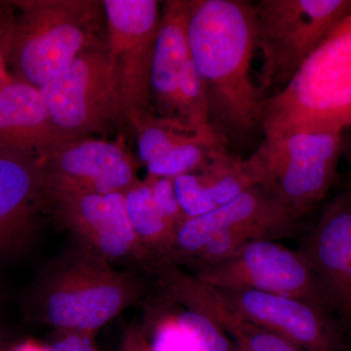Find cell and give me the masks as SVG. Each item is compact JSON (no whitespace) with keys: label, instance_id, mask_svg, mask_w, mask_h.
Listing matches in <instances>:
<instances>
[{"label":"cell","instance_id":"obj_1","mask_svg":"<svg viewBox=\"0 0 351 351\" xmlns=\"http://www.w3.org/2000/svg\"><path fill=\"white\" fill-rule=\"evenodd\" d=\"M191 59L204 80L208 123L226 149H241L263 133L267 97L252 78L257 50L253 3L191 0Z\"/></svg>","mask_w":351,"mask_h":351},{"label":"cell","instance_id":"obj_2","mask_svg":"<svg viewBox=\"0 0 351 351\" xmlns=\"http://www.w3.org/2000/svg\"><path fill=\"white\" fill-rule=\"evenodd\" d=\"M351 129V14L263 103V134L274 138L304 132L343 135Z\"/></svg>","mask_w":351,"mask_h":351},{"label":"cell","instance_id":"obj_3","mask_svg":"<svg viewBox=\"0 0 351 351\" xmlns=\"http://www.w3.org/2000/svg\"><path fill=\"white\" fill-rule=\"evenodd\" d=\"M17 7L8 66L14 80L43 88L83 51L103 45V1L27 0Z\"/></svg>","mask_w":351,"mask_h":351},{"label":"cell","instance_id":"obj_4","mask_svg":"<svg viewBox=\"0 0 351 351\" xmlns=\"http://www.w3.org/2000/svg\"><path fill=\"white\" fill-rule=\"evenodd\" d=\"M141 294L135 276L115 271L85 249L53 263L39 284L36 302L39 316L58 332L93 337Z\"/></svg>","mask_w":351,"mask_h":351},{"label":"cell","instance_id":"obj_5","mask_svg":"<svg viewBox=\"0 0 351 351\" xmlns=\"http://www.w3.org/2000/svg\"><path fill=\"white\" fill-rule=\"evenodd\" d=\"M256 44L263 57L260 86L278 93L351 14V0H260L253 3Z\"/></svg>","mask_w":351,"mask_h":351},{"label":"cell","instance_id":"obj_6","mask_svg":"<svg viewBox=\"0 0 351 351\" xmlns=\"http://www.w3.org/2000/svg\"><path fill=\"white\" fill-rule=\"evenodd\" d=\"M39 91L55 123L77 138L125 124L117 71L104 44L83 51Z\"/></svg>","mask_w":351,"mask_h":351},{"label":"cell","instance_id":"obj_7","mask_svg":"<svg viewBox=\"0 0 351 351\" xmlns=\"http://www.w3.org/2000/svg\"><path fill=\"white\" fill-rule=\"evenodd\" d=\"M107 50L117 71L124 121L152 114V71L161 11L156 0H104Z\"/></svg>","mask_w":351,"mask_h":351},{"label":"cell","instance_id":"obj_8","mask_svg":"<svg viewBox=\"0 0 351 351\" xmlns=\"http://www.w3.org/2000/svg\"><path fill=\"white\" fill-rule=\"evenodd\" d=\"M343 135L298 133L263 138L254 156L269 186L300 219L326 196L337 178Z\"/></svg>","mask_w":351,"mask_h":351},{"label":"cell","instance_id":"obj_9","mask_svg":"<svg viewBox=\"0 0 351 351\" xmlns=\"http://www.w3.org/2000/svg\"><path fill=\"white\" fill-rule=\"evenodd\" d=\"M195 276L216 289L286 295L328 308L319 283L300 252L276 240H252L221 262L197 270Z\"/></svg>","mask_w":351,"mask_h":351},{"label":"cell","instance_id":"obj_10","mask_svg":"<svg viewBox=\"0 0 351 351\" xmlns=\"http://www.w3.org/2000/svg\"><path fill=\"white\" fill-rule=\"evenodd\" d=\"M299 219L270 186H253L204 216L186 219L176 232L166 263L188 262L219 230L244 232L253 239L291 237L299 232Z\"/></svg>","mask_w":351,"mask_h":351},{"label":"cell","instance_id":"obj_11","mask_svg":"<svg viewBox=\"0 0 351 351\" xmlns=\"http://www.w3.org/2000/svg\"><path fill=\"white\" fill-rule=\"evenodd\" d=\"M214 289L223 304L240 317L282 337L304 351L343 350L341 326L326 307L258 291Z\"/></svg>","mask_w":351,"mask_h":351},{"label":"cell","instance_id":"obj_12","mask_svg":"<svg viewBox=\"0 0 351 351\" xmlns=\"http://www.w3.org/2000/svg\"><path fill=\"white\" fill-rule=\"evenodd\" d=\"M45 198L125 193L137 184L136 163L121 143L82 138L43 165Z\"/></svg>","mask_w":351,"mask_h":351},{"label":"cell","instance_id":"obj_13","mask_svg":"<svg viewBox=\"0 0 351 351\" xmlns=\"http://www.w3.org/2000/svg\"><path fill=\"white\" fill-rule=\"evenodd\" d=\"M80 140L55 123L38 88L13 77L0 85V158L44 165Z\"/></svg>","mask_w":351,"mask_h":351},{"label":"cell","instance_id":"obj_14","mask_svg":"<svg viewBox=\"0 0 351 351\" xmlns=\"http://www.w3.org/2000/svg\"><path fill=\"white\" fill-rule=\"evenodd\" d=\"M298 251L317 279L328 308L351 329V189L327 205Z\"/></svg>","mask_w":351,"mask_h":351},{"label":"cell","instance_id":"obj_15","mask_svg":"<svg viewBox=\"0 0 351 351\" xmlns=\"http://www.w3.org/2000/svg\"><path fill=\"white\" fill-rule=\"evenodd\" d=\"M50 201L64 225L94 255L107 262L149 256L132 228L124 193L61 196Z\"/></svg>","mask_w":351,"mask_h":351},{"label":"cell","instance_id":"obj_16","mask_svg":"<svg viewBox=\"0 0 351 351\" xmlns=\"http://www.w3.org/2000/svg\"><path fill=\"white\" fill-rule=\"evenodd\" d=\"M41 199H45L43 165L0 158V253L16 250L27 240Z\"/></svg>","mask_w":351,"mask_h":351},{"label":"cell","instance_id":"obj_17","mask_svg":"<svg viewBox=\"0 0 351 351\" xmlns=\"http://www.w3.org/2000/svg\"><path fill=\"white\" fill-rule=\"evenodd\" d=\"M191 0L163 4L152 71V101L158 115L175 117L176 93L184 64L191 58L189 43Z\"/></svg>","mask_w":351,"mask_h":351},{"label":"cell","instance_id":"obj_18","mask_svg":"<svg viewBox=\"0 0 351 351\" xmlns=\"http://www.w3.org/2000/svg\"><path fill=\"white\" fill-rule=\"evenodd\" d=\"M182 306L196 309L213 319L239 351H304L287 339L253 324L226 306L211 286L191 277L179 293Z\"/></svg>","mask_w":351,"mask_h":351},{"label":"cell","instance_id":"obj_19","mask_svg":"<svg viewBox=\"0 0 351 351\" xmlns=\"http://www.w3.org/2000/svg\"><path fill=\"white\" fill-rule=\"evenodd\" d=\"M197 173L213 196L217 207L253 186H269V179L254 154L244 159L226 149L215 152L206 166Z\"/></svg>","mask_w":351,"mask_h":351},{"label":"cell","instance_id":"obj_20","mask_svg":"<svg viewBox=\"0 0 351 351\" xmlns=\"http://www.w3.org/2000/svg\"><path fill=\"white\" fill-rule=\"evenodd\" d=\"M133 131L137 136L138 156L145 165L180 145L219 142L209 125H195L179 117L154 113L141 121Z\"/></svg>","mask_w":351,"mask_h":351},{"label":"cell","instance_id":"obj_21","mask_svg":"<svg viewBox=\"0 0 351 351\" xmlns=\"http://www.w3.org/2000/svg\"><path fill=\"white\" fill-rule=\"evenodd\" d=\"M124 195L127 214L141 243L149 255L159 256L165 263L172 250L175 232L157 211L149 180L138 182Z\"/></svg>","mask_w":351,"mask_h":351},{"label":"cell","instance_id":"obj_22","mask_svg":"<svg viewBox=\"0 0 351 351\" xmlns=\"http://www.w3.org/2000/svg\"><path fill=\"white\" fill-rule=\"evenodd\" d=\"M219 149H226L219 142H195L180 145L147 163V172L151 177L171 179L197 173Z\"/></svg>","mask_w":351,"mask_h":351},{"label":"cell","instance_id":"obj_23","mask_svg":"<svg viewBox=\"0 0 351 351\" xmlns=\"http://www.w3.org/2000/svg\"><path fill=\"white\" fill-rule=\"evenodd\" d=\"M175 117L195 125H209L206 86L191 58L180 75Z\"/></svg>","mask_w":351,"mask_h":351},{"label":"cell","instance_id":"obj_24","mask_svg":"<svg viewBox=\"0 0 351 351\" xmlns=\"http://www.w3.org/2000/svg\"><path fill=\"white\" fill-rule=\"evenodd\" d=\"M174 317L186 332L191 351H237L226 332L204 313L182 306Z\"/></svg>","mask_w":351,"mask_h":351},{"label":"cell","instance_id":"obj_25","mask_svg":"<svg viewBox=\"0 0 351 351\" xmlns=\"http://www.w3.org/2000/svg\"><path fill=\"white\" fill-rule=\"evenodd\" d=\"M176 195L186 219L204 216L216 209L209 189L198 173H189L174 179Z\"/></svg>","mask_w":351,"mask_h":351},{"label":"cell","instance_id":"obj_26","mask_svg":"<svg viewBox=\"0 0 351 351\" xmlns=\"http://www.w3.org/2000/svg\"><path fill=\"white\" fill-rule=\"evenodd\" d=\"M147 179L151 182L152 198L157 211L176 234L178 228L186 221V217L176 195L174 179L151 176H147Z\"/></svg>","mask_w":351,"mask_h":351},{"label":"cell","instance_id":"obj_27","mask_svg":"<svg viewBox=\"0 0 351 351\" xmlns=\"http://www.w3.org/2000/svg\"><path fill=\"white\" fill-rule=\"evenodd\" d=\"M15 25V14L7 9V5H0V85L12 77L6 75L9 55Z\"/></svg>","mask_w":351,"mask_h":351},{"label":"cell","instance_id":"obj_28","mask_svg":"<svg viewBox=\"0 0 351 351\" xmlns=\"http://www.w3.org/2000/svg\"><path fill=\"white\" fill-rule=\"evenodd\" d=\"M50 348L53 351H98L92 336L80 332H59Z\"/></svg>","mask_w":351,"mask_h":351},{"label":"cell","instance_id":"obj_29","mask_svg":"<svg viewBox=\"0 0 351 351\" xmlns=\"http://www.w3.org/2000/svg\"><path fill=\"white\" fill-rule=\"evenodd\" d=\"M121 351H151V350L144 332L133 330L126 335Z\"/></svg>","mask_w":351,"mask_h":351},{"label":"cell","instance_id":"obj_30","mask_svg":"<svg viewBox=\"0 0 351 351\" xmlns=\"http://www.w3.org/2000/svg\"><path fill=\"white\" fill-rule=\"evenodd\" d=\"M11 351H53L51 348H46L38 345V343H34V341H27V343H22V345L16 346L13 350Z\"/></svg>","mask_w":351,"mask_h":351},{"label":"cell","instance_id":"obj_31","mask_svg":"<svg viewBox=\"0 0 351 351\" xmlns=\"http://www.w3.org/2000/svg\"><path fill=\"white\" fill-rule=\"evenodd\" d=\"M0 351H8L7 350V348L5 343L0 339Z\"/></svg>","mask_w":351,"mask_h":351},{"label":"cell","instance_id":"obj_32","mask_svg":"<svg viewBox=\"0 0 351 351\" xmlns=\"http://www.w3.org/2000/svg\"><path fill=\"white\" fill-rule=\"evenodd\" d=\"M237 351H239V350H237Z\"/></svg>","mask_w":351,"mask_h":351}]
</instances>
